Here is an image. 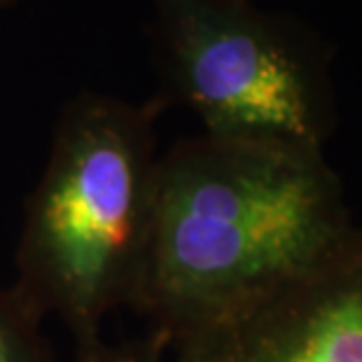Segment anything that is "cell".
<instances>
[{
	"label": "cell",
	"mask_w": 362,
	"mask_h": 362,
	"mask_svg": "<svg viewBox=\"0 0 362 362\" xmlns=\"http://www.w3.org/2000/svg\"><path fill=\"white\" fill-rule=\"evenodd\" d=\"M356 232L322 145L202 134L159 155L136 302L168 341L272 295Z\"/></svg>",
	"instance_id": "1"
},
{
	"label": "cell",
	"mask_w": 362,
	"mask_h": 362,
	"mask_svg": "<svg viewBox=\"0 0 362 362\" xmlns=\"http://www.w3.org/2000/svg\"><path fill=\"white\" fill-rule=\"evenodd\" d=\"M157 96L82 91L61 110L17 243L14 288L73 341L134 306L150 248L157 182Z\"/></svg>",
	"instance_id": "2"
},
{
	"label": "cell",
	"mask_w": 362,
	"mask_h": 362,
	"mask_svg": "<svg viewBox=\"0 0 362 362\" xmlns=\"http://www.w3.org/2000/svg\"><path fill=\"white\" fill-rule=\"evenodd\" d=\"M157 98L213 136L325 145L337 124L332 45L252 0H150Z\"/></svg>",
	"instance_id": "3"
},
{
	"label": "cell",
	"mask_w": 362,
	"mask_h": 362,
	"mask_svg": "<svg viewBox=\"0 0 362 362\" xmlns=\"http://www.w3.org/2000/svg\"><path fill=\"white\" fill-rule=\"evenodd\" d=\"M173 362H362V227L272 295L171 341Z\"/></svg>",
	"instance_id": "4"
},
{
	"label": "cell",
	"mask_w": 362,
	"mask_h": 362,
	"mask_svg": "<svg viewBox=\"0 0 362 362\" xmlns=\"http://www.w3.org/2000/svg\"><path fill=\"white\" fill-rule=\"evenodd\" d=\"M42 325L45 318L14 285L0 288V362H59Z\"/></svg>",
	"instance_id": "5"
},
{
	"label": "cell",
	"mask_w": 362,
	"mask_h": 362,
	"mask_svg": "<svg viewBox=\"0 0 362 362\" xmlns=\"http://www.w3.org/2000/svg\"><path fill=\"white\" fill-rule=\"evenodd\" d=\"M168 341L159 332H150L143 339L107 344L103 334L75 344L73 362H166Z\"/></svg>",
	"instance_id": "6"
},
{
	"label": "cell",
	"mask_w": 362,
	"mask_h": 362,
	"mask_svg": "<svg viewBox=\"0 0 362 362\" xmlns=\"http://www.w3.org/2000/svg\"><path fill=\"white\" fill-rule=\"evenodd\" d=\"M14 3H17V0H0V10H5V7H10Z\"/></svg>",
	"instance_id": "7"
}]
</instances>
